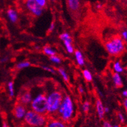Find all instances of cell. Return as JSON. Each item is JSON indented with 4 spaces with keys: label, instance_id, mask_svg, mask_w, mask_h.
Here are the masks:
<instances>
[{
    "label": "cell",
    "instance_id": "1",
    "mask_svg": "<svg viewBox=\"0 0 127 127\" xmlns=\"http://www.w3.org/2000/svg\"><path fill=\"white\" fill-rule=\"evenodd\" d=\"M57 112L60 115L62 121L64 122H67L73 117L74 114V104L70 96L65 95L63 97Z\"/></svg>",
    "mask_w": 127,
    "mask_h": 127
},
{
    "label": "cell",
    "instance_id": "2",
    "mask_svg": "<svg viewBox=\"0 0 127 127\" xmlns=\"http://www.w3.org/2000/svg\"><path fill=\"white\" fill-rule=\"evenodd\" d=\"M105 48L110 55L117 57L125 50V44L122 38L119 36L113 37L105 44Z\"/></svg>",
    "mask_w": 127,
    "mask_h": 127
},
{
    "label": "cell",
    "instance_id": "3",
    "mask_svg": "<svg viewBox=\"0 0 127 127\" xmlns=\"http://www.w3.org/2000/svg\"><path fill=\"white\" fill-rule=\"evenodd\" d=\"M24 119L25 123L31 127H44L47 124V119L44 114H40L32 110L27 111Z\"/></svg>",
    "mask_w": 127,
    "mask_h": 127
},
{
    "label": "cell",
    "instance_id": "4",
    "mask_svg": "<svg viewBox=\"0 0 127 127\" xmlns=\"http://www.w3.org/2000/svg\"><path fill=\"white\" fill-rule=\"evenodd\" d=\"M63 97L62 93L59 91H53L49 94L47 97V114H54L57 113Z\"/></svg>",
    "mask_w": 127,
    "mask_h": 127
},
{
    "label": "cell",
    "instance_id": "5",
    "mask_svg": "<svg viewBox=\"0 0 127 127\" xmlns=\"http://www.w3.org/2000/svg\"><path fill=\"white\" fill-rule=\"evenodd\" d=\"M30 104L32 110L42 114L47 113V97L44 94H41L36 95L32 99Z\"/></svg>",
    "mask_w": 127,
    "mask_h": 127
},
{
    "label": "cell",
    "instance_id": "6",
    "mask_svg": "<svg viewBox=\"0 0 127 127\" xmlns=\"http://www.w3.org/2000/svg\"><path fill=\"white\" fill-rule=\"evenodd\" d=\"M25 6L27 10L34 16L39 17L42 14L44 8L40 6L34 0H26Z\"/></svg>",
    "mask_w": 127,
    "mask_h": 127
},
{
    "label": "cell",
    "instance_id": "7",
    "mask_svg": "<svg viewBox=\"0 0 127 127\" xmlns=\"http://www.w3.org/2000/svg\"><path fill=\"white\" fill-rule=\"evenodd\" d=\"M59 38L64 42V44L65 45L67 53H69V54L73 53L74 48L72 45V39L70 35L67 32H64L60 34Z\"/></svg>",
    "mask_w": 127,
    "mask_h": 127
},
{
    "label": "cell",
    "instance_id": "8",
    "mask_svg": "<svg viewBox=\"0 0 127 127\" xmlns=\"http://www.w3.org/2000/svg\"><path fill=\"white\" fill-rule=\"evenodd\" d=\"M27 112V111L26 107H25V105L20 102L16 105L15 108L14 109V115L16 119H22L24 118Z\"/></svg>",
    "mask_w": 127,
    "mask_h": 127
},
{
    "label": "cell",
    "instance_id": "9",
    "mask_svg": "<svg viewBox=\"0 0 127 127\" xmlns=\"http://www.w3.org/2000/svg\"><path fill=\"white\" fill-rule=\"evenodd\" d=\"M96 110H97V115L100 119H102L104 118L105 112H104V107L103 104L100 99H97L96 100Z\"/></svg>",
    "mask_w": 127,
    "mask_h": 127
},
{
    "label": "cell",
    "instance_id": "10",
    "mask_svg": "<svg viewBox=\"0 0 127 127\" xmlns=\"http://www.w3.org/2000/svg\"><path fill=\"white\" fill-rule=\"evenodd\" d=\"M32 100V97L30 92H26L21 95L20 99V103L23 104L24 105L29 104Z\"/></svg>",
    "mask_w": 127,
    "mask_h": 127
},
{
    "label": "cell",
    "instance_id": "11",
    "mask_svg": "<svg viewBox=\"0 0 127 127\" xmlns=\"http://www.w3.org/2000/svg\"><path fill=\"white\" fill-rule=\"evenodd\" d=\"M7 17L8 20L12 23H16L18 20V14L16 10L13 8H9L7 12Z\"/></svg>",
    "mask_w": 127,
    "mask_h": 127
},
{
    "label": "cell",
    "instance_id": "12",
    "mask_svg": "<svg viewBox=\"0 0 127 127\" xmlns=\"http://www.w3.org/2000/svg\"><path fill=\"white\" fill-rule=\"evenodd\" d=\"M69 8L71 11L75 12L79 10L80 5V0H67Z\"/></svg>",
    "mask_w": 127,
    "mask_h": 127
},
{
    "label": "cell",
    "instance_id": "13",
    "mask_svg": "<svg viewBox=\"0 0 127 127\" xmlns=\"http://www.w3.org/2000/svg\"><path fill=\"white\" fill-rule=\"evenodd\" d=\"M112 79H113V82H114V84L117 88H121L123 86L122 77L120 75V73L115 72L112 76Z\"/></svg>",
    "mask_w": 127,
    "mask_h": 127
},
{
    "label": "cell",
    "instance_id": "14",
    "mask_svg": "<svg viewBox=\"0 0 127 127\" xmlns=\"http://www.w3.org/2000/svg\"><path fill=\"white\" fill-rule=\"evenodd\" d=\"M75 53V57L76 61H77L78 65L80 66H83L85 64V60H84V58L82 53L81 51L79 50H76L74 52Z\"/></svg>",
    "mask_w": 127,
    "mask_h": 127
},
{
    "label": "cell",
    "instance_id": "15",
    "mask_svg": "<svg viewBox=\"0 0 127 127\" xmlns=\"http://www.w3.org/2000/svg\"><path fill=\"white\" fill-rule=\"evenodd\" d=\"M47 127H65L66 125L62 121L58 120H53L50 122L47 123Z\"/></svg>",
    "mask_w": 127,
    "mask_h": 127
},
{
    "label": "cell",
    "instance_id": "16",
    "mask_svg": "<svg viewBox=\"0 0 127 127\" xmlns=\"http://www.w3.org/2000/svg\"><path fill=\"white\" fill-rule=\"evenodd\" d=\"M113 69H114V71L115 73H121L124 71L123 67L122 65L119 61H116L115 62H114Z\"/></svg>",
    "mask_w": 127,
    "mask_h": 127
},
{
    "label": "cell",
    "instance_id": "17",
    "mask_svg": "<svg viewBox=\"0 0 127 127\" xmlns=\"http://www.w3.org/2000/svg\"><path fill=\"white\" fill-rule=\"evenodd\" d=\"M44 53L47 56H53V55H56V51L53 49L52 47H49V46H45V47H44Z\"/></svg>",
    "mask_w": 127,
    "mask_h": 127
},
{
    "label": "cell",
    "instance_id": "18",
    "mask_svg": "<svg viewBox=\"0 0 127 127\" xmlns=\"http://www.w3.org/2000/svg\"><path fill=\"white\" fill-rule=\"evenodd\" d=\"M82 75H83L84 78L88 82H91L93 80V76L92 74L88 69H84L82 71Z\"/></svg>",
    "mask_w": 127,
    "mask_h": 127
},
{
    "label": "cell",
    "instance_id": "19",
    "mask_svg": "<svg viewBox=\"0 0 127 127\" xmlns=\"http://www.w3.org/2000/svg\"><path fill=\"white\" fill-rule=\"evenodd\" d=\"M59 73H60V75L62 76V77L63 78V79L65 80V82H69V76L68 74L67 73V72L65 71V70L63 68H59Z\"/></svg>",
    "mask_w": 127,
    "mask_h": 127
},
{
    "label": "cell",
    "instance_id": "20",
    "mask_svg": "<svg viewBox=\"0 0 127 127\" xmlns=\"http://www.w3.org/2000/svg\"><path fill=\"white\" fill-rule=\"evenodd\" d=\"M31 65V63L28 61H23V62H19L16 65V67L18 69H22L26 68L29 67Z\"/></svg>",
    "mask_w": 127,
    "mask_h": 127
},
{
    "label": "cell",
    "instance_id": "21",
    "mask_svg": "<svg viewBox=\"0 0 127 127\" xmlns=\"http://www.w3.org/2000/svg\"><path fill=\"white\" fill-rule=\"evenodd\" d=\"M8 86V90L9 95L10 97H13L14 95V83L12 82H9L7 84Z\"/></svg>",
    "mask_w": 127,
    "mask_h": 127
},
{
    "label": "cell",
    "instance_id": "22",
    "mask_svg": "<svg viewBox=\"0 0 127 127\" xmlns=\"http://www.w3.org/2000/svg\"><path fill=\"white\" fill-rule=\"evenodd\" d=\"M49 59H50V60L52 62L55 64H60L61 62H62L61 59H60V57H58V56L56 55H53L49 57Z\"/></svg>",
    "mask_w": 127,
    "mask_h": 127
},
{
    "label": "cell",
    "instance_id": "23",
    "mask_svg": "<svg viewBox=\"0 0 127 127\" xmlns=\"http://www.w3.org/2000/svg\"><path fill=\"white\" fill-rule=\"evenodd\" d=\"M90 102L88 101H85L82 104V110L86 113H87L90 110Z\"/></svg>",
    "mask_w": 127,
    "mask_h": 127
},
{
    "label": "cell",
    "instance_id": "24",
    "mask_svg": "<svg viewBox=\"0 0 127 127\" xmlns=\"http://www.w3.org/2000/svg\"><path fill=\"white\" fill-rule=\"evenodd\" d=\"M34 1H35L40 6H41V7H43V8L46 6L47 3V0H34Z\"/></svg>",
    "mask_w": 127,
    "mask_h": 127
},
{
    "label": "cell",
    "instance_id": "25",
    "mask_svg": "<svg viewBox=\"0 0 127 127\" xmlns=\"http://www.w3.org/2000/svg\"><path fill=\"white\" fill-rule=\"evenodd\" d=\"M42 68L44 69V70L50 72V73H53V74H55L56 73V71L55 70H54L53 69L51 68V67H48V66H45V65H44V66L42 67Z\"/></svg>",
    "mask_w": 127,
    "mask_h": 127
},
{
    "label": "cell",
    "instance_id": "26",
    "mask_svg": "<svg viewBox=\"0 0 127 127\" xmlns=\"http://www.w3.org/2000/svg\"><path fill=\"white\" fill-rule=\"evenodd\" d=\"M121 38L123 40H127V31L125 30L121 33Z\"/></svg>",
    "mask_w": 127,
    "mask_h": 127
},
{
    "label": "cell",
    "instance_id": "27",
    "mask_svg": "<svg viewBox=\"0 0 127 127\" xmlns=\"http://www.w3.org/2000/svg\"><path fill=\"white\" fill-rule=\"evenodd\" d=\"M118 118H119V120L120 121L121 123H125V117H124V115L121 113L118 114Z\"/></svg>",
    "mask_w": 127,
    "mask_h": 127
},
{
    "label": "cell",
    "instance_id": "28",
    "mask_svg": "<svg viewBox=\"0 0 127 127\" xmlns=\"http://www.w3.org/2000/svg\"><path fill=\"white\" fill-rule=\"evenodd\" d=\"M102 126L104 127H112V125H111L110 123H109L108 121H104Z\"/></svg>",
    "mask_w": 127,
    "mask_h": 127
},
{
    "label": "cell",
    "instance_id": "29",
    "mask_svg": "<svg viewBox=\"0 0 127 127\" xmlns=\"http://www.w3.org/2000/svg\"><path fill=\"white\" fill-rule=\"evenodd\" d=\"M54 29H55V24H54L53 22L51 23V24L49 26V31L51 32L54 30Z\"/></svg>",
    "mask_w": 127,
    "mask_h": 127
},
{
    "label": "cell",
    "instance_id": "30",
    "mask_svg": "<svg viewBox=\"0 0 127 127\" xmlns=\"http://www.w3.org/2000/svg\"><path fill=\"white\" fill-rule=\"evenodd\" d=\"M79 92L80 94H82L84 93V90L83 89V88L82 87V86H79Z\"/></svg>",
    "mask_w": 127,
    "mask_h": 127
},
{
    "label": "cell",
    "instance_id": "31",
    "mask_svg": "<svg viewBox=\"0 0 127 127\" xmlns=\"http://www.w3.org/2000/svg\"><path fill=\"white\" fill-rule=\"evenodd\" d=\"M122 95H123V96L125 97V98L126 97H127V90H124L123 92Z\"/></svg>",
    "mask_w": 127,
    "mask_h": 127
},
{
    "label": "cell",
    "instance_id": "32",
    "mask_svg": "<svg viewBox=\"0 0 127 127\" xmlns=\"http://www.w3.org/2000/svg\"><path fill=\"white\" fill-rule=\"evenodd\" d=\"M7 60H8V58L7 57H5V58H3V59H2L1 60V62H7Z\"/></svg>",
    "mask_w": 127,
    "mask_h": 127
},
{
    "label": "cell",
    "instance_id": "33",
    "mask_svg": "<svg viewBox=\"0 0 127 127\" xmlns=\"http://www.w3.org/2000/svg\"><path fill=\"white\" fill-rule=\"evenodd\" d=\"M104 112L105 113H108L109 112V108L108 107H104Z\"/></svg>",
    "mask_w": 127,
    "mask_h": 127
},
{
    "label": "cell",
    "instance_id": "34",
    "mask_svg": "<svg viewBox=\"0 0 127 127\" xmlns=\"http://www.w3.org/2000/svg\"><path fill=\"white\" fill-rule=\"evenodd\" d=\"M101 7H102V5H100V4H98V5H97V7L98 8H101Z\"/></svg>",
    "mask_w": 127,
    "mask_h": 127
},
{
    "label": "cell",
    "instance_id": "35",
    "mask_svg": "<svg viewBox=\"0 0 127 127\" xmlns=\"http://www.w3.org/2000/svg\"><path fill=\"white\" fill-rule=\"evenodd\" d=\"M124 106H125V110L127 112V104H124Z\"/></svg>",
    "mask_w": 127,
    "mask_h": 127
},
{
    "label": "cell",
    "instance_id": "36",
    "mask_svg": "<svg viewBox=\"0 0 127 127\" xmlns=\"http://www.w3.org/2000/svg\"><path fill=\"white\" fill-rule=\"evenodd\" d=\"M124 104H127V97H126L125 100V101H124Z\"/></svg>",
    "mask_w": 127,
    "mask_h": 127
},
{
    "label": "cell",
    "instance_id": "37",
    "mask_svg": "<svg viewBox=\"0 0 127 127\" xmlns=\"http://www.w3.org/2000/svg\"><path fill=\"white\" fill-rule=\"evenodd\" d=\"M52 1H56V0H51Z\"/></svg>",
    "mask_w": 127,
    "mask_h": 127
},
{
    "label": "cell",
    "instance_id": "38",
    "mask_svg": "<svg viewBox=\"0 0 127 127\" xmlns=\"http://www.w3.org/2000/svg\"><path fill=\"white\" fill-rule=\"evenodd\" d=\"M114 1H118V0H114Z\"/></svg>",
    "mask_w": 127,
    "mask_h": 127
}]
</instances>
